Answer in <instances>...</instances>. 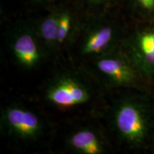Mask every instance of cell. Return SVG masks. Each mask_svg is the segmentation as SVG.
I'll list each match as a JSON object with an SVG mask.
<instances>
[{"label": "cell", "mask_w": 154, "mask_h": 154, "mask_svg": "<svg viewBox=\"0 0 154 154\" xmlns=\"http://www.w3.org/2000/svg\"><path fill=\"white\" fill-rule=\"evenodd\" d=\"M110 123L121 143L131 148L147 145L154 134V107L143 96L116 99L110 110Z\"/></svg>", "instance_id": "cell-1"}, {"label": "cell", "mask_w": 154, "mask_h": 154, "mask_svg": "<svg viewBox=\"0 0 154 154\" xmlns=\"http://www.w3.org/2000/svg\"><path fill=\"white\" fill-rule=\"evenodd\" d=\"M123 37L112 21L94 15L81 23L74 44L79 57L89 61L118 49Z\"/></svg>", "instance_id": "cell-2"}, {"label": "cell", "mask_w": 154, "mask_h": 154, "mask_svg": "<svg viewBox=\"0 0 154 154\" xmlns=\"http://www.w3.org/2000/svg\"><path fill=\"white\" fill-rule=\"evenodd\" d=\"M44 99L55 106L67 109L84 104L91 99L89 84L79 75L62 72L54 76L44 90Z\"/></svg>", "instance_id": "cell-3"}, {"label": "cell", "mask_w": 154, "mask_h": 154, "mask_svg": "<svg viewBox=\"0 0 154 154\" xmlns=\"http://www.w3.org/2000/svg\"><path fill=\"white\" fill-rule=\"evenodd\" d=\"M88 62L94 76L109 87H136L142 79L119 48Z\"/></svg>", "instance_id": "cell-4"}, {"label": "cell", "mask_w": 154, "mask_h": 154, "mask_svg": "<svg viewBox=\"0 0 154 154\" xmlns=\"http://www.w3.org/2000/svg\"><path fill=\"white\" fill-rule=\"evenodd\" d=\"M9 43L15 62L24 70L37 69L48 56L38 36L36 25H18L11 33Z\"/></svg>", "instance_id": "cell-5"}, {"label": "cell", "mask_w": 154, "mask_h": 154, "mask_svg": "<svg viewBox=\"0 0 154 154\" xmlns=\"http://www.w3.org/2000/svg\"><path fill=\"white\" fill-rule=\"evenodd\" d=\"M119 49L142 79H151L154 76V26L124 36Z\"/></svg>", "instance_id": "cell-6"}, {"label": "cell", "mask_w": 154, "mask_h": 154, "mask_svg": "<svg viewBox=\"0 0 154 154\" xmlns=\"http://www.w3.org/2000/svg\"><path fill=\"white\" fill-rule=\"evenodd\" d=\"M1 126L15 140L34 141L43 134L44 121L35 111L23 106L12 104L4 108Z\"/></svg>", "instance_id": "cell-7"}, {"label": "cell", "mask_w": 154, "mask_h": 154, "mask_svg": "<svg viewBox=\"0 0 154 154\" xmlns=\"http://www.w3.org/2000/svg\"><path fill=\"white\" fill-rule=\"evenodd\" d=\"M66 145L72 151L80 154H103L108 143L102 133L94 126L79 127L69 135Z\"/></svg>", "instance_id": "cell-8"}, {"label": "cell", "mask_w": 154, "mask_h": 154, "mask_svg": "<svg viewBox=\"0 0 154 154\" xmlns=\"http://www.w3.org/2000/svg\"><path fill=\"white\" fill-rule=\"evenodd\" d=\"M81 23L77 22L74 14L69 9L59 11L56 53L60 52L74 45L79 34Z\"/></svg>", "instance_id": "cell-9"}, {"label": "cell", "mask_w": 154, "mask_h": 154, "mask_svg": "<svg viewBox=\"0 0 154 154\" xmlns=\"http://www.w3.org/2000/svg\"><path fill=\"white\" fill-rule=\"evenodd\" d=\"M59 15V11H53L36 25L38 38L48 55L56 53Z\"/></svg>", "instance_id": "cell-10"}, {"label": "cell", "mask_w": 154, "mask_h": 154, "mask_svg": "<svg viewBox=\"0 0 154 154\" xmlns=\"http://www.w3.org/2000/svg\"><path fill=\"white\" fill-rule=\"evenodd\" d=\"M84 2L88 7L96 11L97 15H102L101 12L110 5L111 0H84Z\"/></svg>", "instance_id": "cell-11"}, {"label": "cell", "mask_w": 154, "mask_h": 154, "mask_svg": "<svg viewBox=\"0 0 154 154\" xmlns=\"http://www.w3.org/2000/svg\"><path fill=\"white\" fill-rule=\"evenodd\" d=\"M138 8L144 14H152L154 12V0H134Z\"/></svg>", "instance_id": "cell-12"}, {"label": "cell", "mask_w": 154, "mask_h": 154, "mask_svg": "<svg viewBox=\"0 0 154 154\" xmlns=\"http://www.w3.org/2000/svg\"><path fill=\"white\" fill-rule=\"evenodd\" d=\"M32 1H35V2H41V1H44V0H32Z\"/></svg>", "instance_id": "cell-13"}]
</instances>
